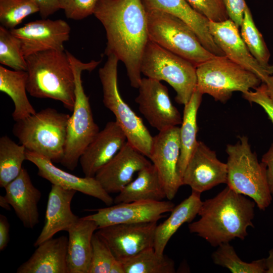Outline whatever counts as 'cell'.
<instances>
[{
  "mask_svg": "<svg viewBox=\"0 0 273 273\" xmlns=\"http://www.w3.org/2000/svg\"><path fill=\"white\" fill-rule=\"evenodd\" d=\"M94 15L106 31L105 54L114 55L124 64L131 86L138 88L142 57L149 40L142 1L99 0Z\"/></svg>",
  "mask_w": 273,
  "mask_h": 273,
  "instance_id": "1",
  "label": "cell"
},
{
  "mask_svg": "<svg viewBox=\"0 0 273 273\" xmlns=\"http://www.w3.org/2000/svg\"><path fill=\"white\" fill-rule=\"evenodd\" d=\"M256 205L253 200L226 186L214 197L202 202L198 213L200 217L189 223V231L213 247L236 238L243 240L248 235V228H254Z\"/></svg>",
  "mask_w": 273,
  "mask_h": 273,
  "instance_id": "2",
  "label": "cell"
},
{
  "mask_svg": "<svg viewBox=\"0 0 273 273\" xmlns=\"http://www.w3.org/2000/svg\"><path fill=\"white\" fill-rule=\"evenodd\" d=\"M25 58L28 74L26 89L29 95L60 101L73 111L75 78L66 51L46 50Z\"/></svg>",
  "mask_w": 273,
  "mask_h": 273,
  "instance_id": "3",
  "label": "cell"
},
{
  "mask_svg": "<svg viewBox=\"0 0 273 273\" xmlns=\"http://www.w3.org/2000/svg\"><path fill=\"white\" fill-rule=\"evenodd\" d=\"M66 52L74 75L75 101L66 128L64 152L61 163L69 170H74L85 149L99 132V127L94 121L89 98L82 84L81 73L84 70L92 71L101 61L83 63L68 51Z\"/></svg>",
  "mask_w": 273,
  "mask_h": 273,
  "instance_id": "4",
  "label": "cell"
},
{
  "mask_svg": "<svg viewBox=\"0 0 273 273\" xmlns=\"http://www.w3.org/2000/svg\"><path fill=\"white\" fill-rule=\"evenodd\" d=\"M225 150L228 155L227 186L250 198L260 210L264 211L271 204L272 197L265 165L259 162L246 136L239 137L235 144H228Z\"/></svg>",
  "mask_w": 273,
  "mask_h": 273,
  "instance_id": "5",
  "label": "cell"
},
{
  "mask_svg": "<svg viewBox=\"0 0 273 273\" xmlns=\"http://www.w3.org/2000/svg\"><path fill=\"white\" fill-rule=\"evenodd\" d=\"M70 115L46 108L15 121L13 133L28 151L61 163L64 155L66 128Z\"/></svg>",
  "mask_w": 273,
  "mask_h": 273,
  "instance_id": "6",
  "label": "cell"
},
{
  "mask_svg": "<svg viewBox=\"0 0 273 273\" xmlns=\"http://www.w3.org/2000/svg\"><path fill=\"white\" fill-rule=\"evenodd\" d=\"M147 77L165 81L175 90V101L186 105L197 85L196 67L189 61L149 40L141 66Z\"/></svg>",
  "mask_w": 273,
  "mask_h": 273,
  "instance_id": "7",
  "label": "cell"
},
{
  "mask_svg": "<svg viewBox=\"0 0 273 273\" xmlns=\"http://www.w3.org/2000/svg\"><path fill=\"white\" fill-rule=\"evenodd\" d=\"M146 10L149 40L196 67L215 56L203 46L194 31L181 19L161 10Z\"/></svg>",
  "mask_w": 273,
  "mask_h": 273,
  "instance_id": "8",
  "label": "cell"
},
{
  "mask_svg": "<svg viewBox=\"0 0 273 273\" xmlns=\"http://www.w3.org/2000/svg\"><path fill=\"white\" fill-rule=\"evenodd\" d=\"M196 88L225 103L234 92L245 93L262 82L254 73L225 56H215L196 66Z\"/></svg>",
  "mask_w": 273,
  "mask_h": 273,
  "instance_id": "9",
  "label": "cell"
},
{
  "mask_svg": "<svg viewBox=\"0 0 273 273\" xmlns=\"http://www.w3.org/2000/svg\"><path fill=\"white\" fill-rule=\"evenodd\" d=\"M107 57L104 66L99 70L103 104L114 115L115 121L126 136L127 142L149 158L153 136L141 118L134 113L120 95L117 81V65L119 60L113 54Z\"/></svg>",
  "mask_w": 273,
  "mask_h": 273,
  "instance_id": "10",
  "label": "cell"
},
{
  "mask_svg": "<svg viewBox=\"0 0 273 273\" xmlns=\"http://www.w3.org/2000/svg\"><path fill=\"white\" fill-rule=\"evenodd\" d=\"M179 128L172 126L153 136L149 158L155 167L166 198L172 200L183 186L178 171L180 154Z\"/></svg>",
  "mask_w": 273,
  "mask_h": 273,
  "instance_id": "11",
  "label": "cell"
},
{
  "mask_svg": "<svg viewBox=\"0 0 273 273\" xmlns=\"http://www.w3.org/2000/svg\"><path fill=\"white\" fill-rule=\"evenodd\" d=\"M135 99L150 125L159 131L181 124L182 117L171 102L167 87L160 81L142 78Z\"/></svg>",
  "mask_w": 273,
  "mask_h": 273,
  "instance_id": "12",
  "label": "cell"
},
{
  "mask_svg": "<svg viewBox=\"0 0 273 273\" xmlns=\"http://www.w3.org/2000/svg\"><path fill=\"white\" fill-rule=\"evenodd\" d=\"M175 207L170 200L140 201L116 204L113 206L86 211L96 212L84 218L92 220L98 229L117 224L158 221Z\"/></svg>",
  "mask_w": 273,
  "mask_h": 273,
  "instance_id": "13",
  "label": "cell"
},
{
  "mask_svg": "<svg viewBox=\"0 0 273 273\" xmlns=\"http://www.w3.org/2000/svg\"><path fill=\"white\" fill-rule=\"evenodd\" d=\"M157 222L117 224L98 229L115 258L123 261L154 247Z\"/></svg>",
  "mask_w": 273,
  "mask_h": 273,
  "instance_id": "14",
  "label": "cell"
},
{
  "mask_svg": "<svg viewBox=\"0 0 273 273\" xmlns=\"http://www.w3.org/2000/svg\"><path fill=\"white\" fill-rule=\"evenodd\" d=\"M10 31L19 40L25 58L46 50L64 51V43L69 39L71 28L62 19H42L29 22Z\"/></svg>",
  "mask_w": 273,
  "mask_h": 273,
  "instance_id": "15",
  "label": "cell"
},
{
  "mask_svg": "<svg viewBox=\"0 0 273 273\" xmlns=\"http://www.w3.org/2000/svg\"><path fill=\"white\" fill-rule=\"evenodd\" d=\"M227 165L220 161L215 151L201 141L197 145L181 178L183 186L201 194L221 184H226Z\"/></svg>",
  "mask_w": 273,
  "mask_h": 273,
  "instance_id": "16",
  "label": "cell"
},
{
  "mask_svg": "<svg viewBox=\"0 0 273 273\" xmlns=\"http://www.w3.org/2000/svg\"><path fill=\"white\" fill-rule=\"evenodd\" d=\"M209 32L216 44L228 58L256 75L265 83L272 75L252 55L243 41L239 28L230 19L209 22Z\"/></svg>",
  "mask_w": 273,
  "mask_h": 273,
  "instance_id": "17",
  "label": "cell"
},
{
  "mask_svg": "<svg viewBox=\"0 0 273 273\" xmlns=\"http://www.w3.org/2000/svg\"><path fill=\"white\" fill-rule=\"evenodd\" d=\"M152 164L128 142L95 177L109 194L119 193L132 179L134 174Z\"/></svg>",
  "mask_w": 273,
  "mask_h": 273,
  "instance_id": "18",
  "label": "cell"
},
{
  "mask_svg": "<svg viewBox=\"0 0 273 273\" xmlns=\"http://www.w3.org/2000/svg\"><path fill=\"white\" fill-rule=\"evenodd\" d=\"M26 160L37 168V174L52 184L63 188L74 190L102 201L107 206H111L114 199L101 186L95 177L77 176L56 166L47 157L35 152L26 150Z\"/></svg>",
  "mask_w": 273,
  "mask_h": 273,
  "instance_id": "19",
  "label": "cell"
},
{
  "mask_svg": "<svg viewBox=\"0 0 273 273\" xmlns=\"http://www.w3.org/2000/svg\"><path fill=\"white\" fill-rule=\"evenodd\" d=\"M127 142L126 136L118 123L109 121L88 144L79 159L86 177H95L97 172L119 152Z\"/></svg>",
  "mask_w": 273,
  "mask_h": 273,
  "instance_id": "20",
  "label": "cell"
},
{
  "mask_svg": "<svg viewBox=\"0 0 273 273\" xmlns=\"http://www.w3.org/2000/svg\"><path fill=\"white\" fill-rule=\"evenodd\" d=\"M76 191L63 188L52 184L49 194L45 216V223L34 243L37 247L43 242L51 239L57 233L67 231L79 217L71 208V202Z\"/></svg>",
  "mask_w": 273,
  "mask_h": 273,
  "instance_id": "21",
  "label": "cell"
},
{
  "mask_svg": "<svg viewBox=\"0 0 273 273\" xmlns=\"http://www.w3.org/2000/svg\"><path fill=\"white\" fill-rule=\"evenodd\" d=\"M5 196L24 226L33 229L39 222L38 203L40 191L33 185L26 169L5 188Z\"/></svg>",
  "mask_w": 273,
  "mask_h": 273,
  "instance_id": "22",
  "label": "cell"
},
{
  "mask_svg": "<svg viewBox=\"0 0 273 273\" xmlns=\"http://www.w3.org/2000/svg\"><path fill=\"white\" fill-rule=\"evenodd\" d=\"M142 1L146 10H161L181 19L194 31L206 49L215 56H224L209 32V21L195 11L186 0Z\"/></svg>",
  "mask_w": 273,
  "mask_h": 273,
  "instance_id": "23",
  "label": "cell"
},
{
  "mask_svg": "<svg viewBox=\"0 0 273 273\" xmlns=\"http://www.w3.org/2000/svg\"><path fill=\"white\" fill-rule=\"evenodd\" d=\"M68 238L61 236L39 245L17 273H69L67 262Z\"/></svg>",
  "mask_w": 273,
  "mask_h": 273,
  "instance_id": "24",
  "label": "cell"
},
{
  "mask_svg": "<svg viewBox=\"0 0 273 273\" xmlns=\"http://www.w3.org/2000/svg\"><path fill=\"white\" fill-rule=\"evenodd\" d=\"M98 229L96 222L83 217L67 230L69 237L67 262L69 273H89L92 238Z\"/></svg>",
  "mask_w": 273,
  "mask_h": 273,
  "instance_id": "25",
  "label": "cell"
},
{
  "mask_svg": "<svg viewBox=\"0 0 273 273\" xmlns=\"http://www.w3.org/2000/svg\"><path fill=\"white\" fill-rule=\"evenodd\" d=\"M201 194L192 191L190 196L174 207L168 218L157 225L154 246L157 253L163 255L171 237L183 224L192 222L198 215L202 203Z\"/></svg>",
  "mask_w": 273,
  "mask_h": 273,
  "instance_id": "26",
  "label": "cell"
},
{
  "mask_svg": "<svg viewBox=\"0 0 273 273\" xmlns=\"http://www.w3.org/2000/svg\"><path fill=\"white\" fill-rule=\"evenodd\" d=\"M114 199L116 204L140 201H162L166 198L157 171L152 163L138 172V175Z\"/></svg>",
  "mask_w": 273,
  "mask_h": 273,
  "instance_id": "27",
  "label": "cell"
},
{
  "mask_svg": "<svg viewBox=\"0 0 273 273\" xmlns=\"http://www.w3.org/2000/svg\"><path fill=\"white\" fill-rule=\"evenodd\" d=\"M202 96L196 87L190 101L184 105L179 128L180 154L178 163V171L181 178L198 143L197 118Z\"/></svg>",
  "mask_w": 273,
  "mask_h": 273,
  "instance_id": "28",
  "label": "cell"
},
{
  "mask_svg": "<svg viewBox=\"0 0 273 273\" xmlns=\"http://www.w3.org/2000/svg\"><path fill=\"white\" fill-rule=\"evenodd\" d=\"M27 77L26 71H12L0 66V90L9 96L14 103L12 117L15 121L36 112L26 95Z\"/></svg>",
  "mask_w": 273,
  "mask_h": 273,
  "instance_id": "29",
  "label": "cell"
},
{
  "mask_svg": "<svg viewBox=\"0 0 273 273\" xmlns=\"http://www.w3.org/2000/svg\"><path fill=\"white\" fill-rule=\"evenodd\" d=\"M26 148L8 135L0 138V187L5 188L21 172L26 160Z\"/></svg>",
  "mask_w": 273,
  "mask_h": 273,
  "instance_id": "30",
  "label": "cell"
},
{
  "mask_svg": "<svg viewBox=\"0 0 273 273\" xmlns=\"http://www.w3.org/2000/svg\"><path fill=\"white\" fill-rule=\"evenodd\" d=\"M121 262L125 273L175 272L173 260L164 254H158L154 247L144 250Z\"/></svg>",
  "mask_w": 273,
  "mask_h": 273,
  "instance_id": "31",
  "label": "cell"
},
{
  "mask_svg": "<svg viewBox=\"0 0 273 273\" xmlns=\"http://www.w3.org/2000/svg\"><path fill=\"white\" fill-rule=\"evenodd\" d=\"M240 28L241 37L252 55L273 75V65L268 63L270 56L269 51L262 35L255 25L247 5Z\"/></svg>",
  "mask_w": 273,
  "mask_h": 273,
  "instance_id": "32",
  "label": "cell"
},
{
  "mask_svg": "<svg viewBox=\"0 0 273 273\" xmlns=\"http://www.w3.org/2000/svg\"><path fill=\"white\" fill-rule=\"evenodd\" d=\"M211 258L213 263L226 268L233 273H265V259L251 262L243 261L237 255L234 247L229 243L217 246Z\"/></svg>",
  "mask_w": 273,
  "mask_h": 273,
  "instance_id": "33",
  "label": "cell"
},
{
  "mask_svg": "<svg viewBox=\"0 0 273 273\" xmlns=\"http://www.w3.org/2000/svg\"><path fill=\"white\" fill-rule=\"evenodd\" d=\"M0 63L14 70L26 71L27 64L19 40L9 30L0 26Z\"/></svg>",
  "mask_w": 273,
  "mask_h": 273,
  "instance_id": "34",
  "label": "cell"
},
{
  "mask_svg": "<svg viewBox=\"0 0 273 273\" xmlns=\"http://www.w3.org/2000/svg\"><path fill=\"white\" fill-rule=\"evenodd\" d=\"M39 12L37 6L30 0H0V22L12 30L28 16Z\"/></svg>",
  "mask_w": 273,
  "mask_h": 273,
  "instance_id": "35",
  "label": "cell"
},
{
  "mask_svg": "<svg viewBox=\"0 0 273 273\" xmlns=\"http://www.w3.org/2000/svg\"><path fill=\"white\" fill-rule=\"evenodd\" d=\"M116 259L105 241L96 233L92 238V253L89 273H110Z\"/></svg>",
  "mask_w": 273,
  "mask_h": 273,
  "instance_id": "36",
  "label": "cell"
},
{
  "mask_svg": "<svg viewBox=\"0 0 273 273\" xmlns=\"http://www.w3.org/2000/svg\"><path fill=\"white\" fill-rule=\"evenodd\" d=\"M197 12L209 21L221 22L229 19L223 0H186Z\"/></svg>",
  "mask_w": 273,
  "mask_h": 273,
  "instance_id": "37",
  "label": "cell"
},
{
  "mask_svg": "<svg viewBox=\"0 0 273 273\" xmlns=\"http://www.w3.org/2000/svg\"><path fill=\"white\" fill-rule=\"evenodd\" d=\"M99 0H60L61 9L64 11L66 17L79 20L94 14Z\"/></svg>",
  "mask_w": 273,
  "mask_h": 273,
  "instance_id": "38",
  "label": "cell"
},
{
  "mask_svg": "<svg viewBox=\"0 0 273 273\" xmlns=\"http://www.w3.org/2000/svg\"><path fill=\"white\" fill-rule=\"evenodd\" d=\"M254 90L243 93V97L251 103L260 106L273 123V101L267 95L265 84L263 83Z\"/></svg>",
  "mask_w": 273,
  "mask_h": 273,
  "instance_id": "39",
  "label": "cell"
},
{
  "mask_svg": "<svg viewBox=\"0 0 273 273\" xmlns=\"http://www.w3.org/2000/svg\"><path fill=\"white\" fill-rule=\"evenodd\" d=\"M223 2L229 19L238 28H240L247 6L245 0H223Z\"/></svg>",
  "mask_w": 273,
  "mask_h": 273,
  "instance_id": "40",
  "label": "cell"
},
{
  "mask_svg": "<svg viewBox=\"0 0 273 273\" xmlns=\"http://www.w3.org/2000/svg\"><path fill=\"white\" fill-rule=\"evenodd\" d=\"M39 8V13L42 19H46L60 9V0H30Z\"/></svg>",
  "mask_w": 273,
  "mask_h": 273,
  "instance_id": "41",
  "label": "cell"
},
{
  "mask_svg": "<svg viewBox=\"0 0 273 273\" xmlns=\"http://www.w3.org/2000/svg\"><path fill=\"white\" fill-rule=\"evenodd\" d=\"M261 162L266 166L268 186L273 196V142L267 152L262 156Z\"/></svg>",
  "mask_w": 273,
  "mask_h": 273,
  "instance_id": "42",
  "label": "cell"
},
{
  "mask_svg": "<svg viewBox=\"0 0 273 273\" xmlns=\"http://www.w3.org/2000/svg\"><path fill=\"white\" fill-rule=\"evenodd\" d=\"M10 224L7 218L0 215V250L3 251L7 246L9 241Z\"/></svg>",
  "mask_w": 273,
  "mask_h": 273,
  "instance_id": "43",
  "label": "cell"
},
{
  "mask_svg": "<svg viewBox=\"0 0 273 273\" xmlns=\"http://www.w3.org/2000/svg\"><path fill=\"white\" fill-rule=\"evenodd\" d=\"M264 259L265 273H273V248L269 250L268 256Z\"/></svg>",
  "mask_w": 273,
  "mask_h": 273,
  "instance_id": "44",
  "label": "cell"
},
{
  "mask_svg": "<svg viewBox=\"0 0 273 273\" xmlns=\"http://www.w3.org/2000/svg\"><path fill=\"white\" fill-rule=\"evenodd\" d=\"M110 273H125L123 264L120 260L117 259L115 260L110 268Z\"/></svg>",
  "mask_w": 273,
  "mask_h": 273,
  "instance_id": "45",
  "label": "cell"
},
{
  "mask_svg": "<svg viewBox=\"0 0 273 273\" xmlns=\"http://www.w3.org/2000/svg\"><path fill=\"white\" fill-rule=\"evenodd\" d=\"M266 92L270 99L273 101V75H270L265 83Z\"/></svg>",
  "mask_w": 273,
  "mask_h": 273,
  "instance_id": "46",
  "label": "cell"
},
{
  "mask_svg": "<svg viewBox=\"0 0 273 273\" xmlns=\"http://www.w3.org/2000/svg\"><path fill=\"white\" fill-rule=\"evenodd\" d=\"M0 206L6 210H10L11 205L5 196H0Z\"/></svg>",
  "mask_w": 273,
  "mask_h": 273,
  "instance_id": "47",
  "label": "cell"
}]
</instances>
